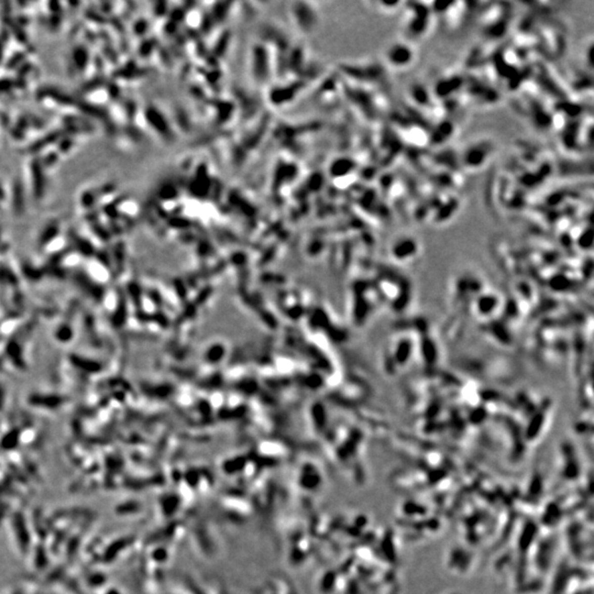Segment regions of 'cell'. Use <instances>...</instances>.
<instances>
[{
	"instance_id": "cell-1",
	"label": "cell",
	"mask_w": 594,
	"mask_h": 594,
	"mask_svg": "<svg viewBox=\"0 0 594 594\" xmlns=\"http://www.w3.org/2000/svg\"><path fill=\"white\" fill-rule=\"evenodd\" d=\"M415 58L414 49L407 42L392 43L385 53L389 64L393 68H404L412 64Z\"/></svg>"
},
{
	"instance_id": "cell-2",
	"label": "cell",
	"mask_w": 594,
	"mask_h": 594,
	"mask_svg": "<svg viewBox=\"0 0 594 594\" xmlns=\"http://www.w3.org/2000/svg\"><path fill=\"white\" fill-rule=\"evenodd\" d=\"M110 97V88L107 86L94 87L86 94L87 102L93 104L94 106H103L107 104L109 102Z\"/></svg>"
}]
</instances>
